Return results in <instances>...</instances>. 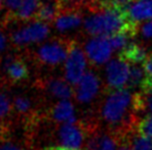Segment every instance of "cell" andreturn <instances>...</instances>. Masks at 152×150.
I'll list each match as a JSON object with an SVG mask.
<instances>
[{
  "instance_id": "obj_1",
  "label": "cell",
  "mask_w": 152,
  "mask_h": 150,
  "mask_svg": "<svg viewBox=\"0 0 152 150\" xmlns=\"http://www.w3.org/2000/svg\"><path fill=\"white\" fill-rule=\"evenodd\" d=\"M72 43L73 39L68 37H53L29 52V58L39 67L53 69L66 62Z\"/></svg>"
},
{
  "instance_id": "obj_2",
  "label": "cell",
  "mask_w": 152,
  "mask_h": 150,
  "mask_svg": "<svg viewBox=\"0 0 152 150\" xmlns=\"http://www.w3.org/2000/svg\"><path fill=\"white\" fill-rule=\"evenodd\" d=\"M93 120V118H82L73 123L56 125L52 130L56 141L60 147L81 150L86 146L89 129Z\"/></svg>"
},
{
  "instance_id": "obj_3",
  "label": "cell",
  "mask_w": 152,
  "mask_h": 150,
  "mask_svg": "<svg viewBox=\"0 0 152 150\" xmlns=\"http://www.w3.org/2000/svg\"><path fill=\"white\" fill-rule=\"evenodd\" d=\"M34 89L40 96L49 97L50 100H67L75 96V89L64 77L59 76H41L34 81Z\"/></svg>"
},
{
  "instance_id": "obj_4",
  "label": "cell",
  "mask_w": 152,
  "mask_h": 150,
  "mask_svg": "<svg viewBox=\"0 0 152 150\" xmlns=\"http://www.w3.org/2000/svg\"><path fill=\"white\" fill-rule=\"evenodd\" d=\"M102 95H106V93L100 77L96 72L88 71L76 85L73 97L78 104L83 106H93L96 105L98 98Z\"/></svg>"
},
{
  "instance_id": "obj_5",
  "label": "cell",
  "mask_w": 152,
  "mask_h": 150,
  "mask_svg": "<svg viewBox=\"0 0 152 150\" xmlns=\"http://www.w3.org/2000/svg\"><path fill=\"white\" fill-rule=\"evenodd\" d=\"M49 33L50 27L48 23L34 20L23 27L12 30L10 33V41L16 48H22L46 40Z\"/></svg>"
},
{
  "instance_id": "obj_6",
  "label": "cell",
  "mask_w": 152,
  "mask_h": 150,
  "mask_svg": "<svg viewBox=\"0 0 152 150\" xmlns=\"http://www.w3.org/2000/svg\"><path fill=\"white\" fill-rule=\"evenodd\" d=\"M87 55L83 48L77 40H73L68 58L64 62V79L70 85H77L86 74Z\"/></svg>"
},
{
  "instance_id": "obj_7",
  "label": "cell",
  "mask_w": 152,
  "mask_h": 150,
  "mask_svg": "<svg viewBox=\"0 0 152 150\" xmlns=\"http://www.w3.org/2000/svg\"><path fill=\"white\" fill-rule=\"evenodd\" d=\"M130 75L129 63L121 58H112L106 64L104 69V93L108 94L127 87Z\"/></svg>"
},
{
  "instance_id": "obj_8",
  "label": "cell",
  "mask_w": 152,
  "mask_h": 150,
  "mask_svg": "<svg viewBox=\"0 0 152 150\" xmlns=\"http://www.w3.org/2000/svg\"><path fill=\"white\" fill-rule=\"evenodd\" d=\"M83 50L93 67L109 62L113 51L108 37H94L89 39L86 41Z\"/></svg>"
},
{
  "instance_id": "obj_9",
  "label": "cell",
  "mask_w": 152,
  "mask_h": 150,
  "mask_svg": "<svg viewBox=\"0 0 152 150\" xmlns=\"http://www.w3.org/2000/svg\"><path fill=\"white\" fill-rule=\"evenodd\" d=\"M43 119L46 123L61 125V124L77 121L79 118L76 115L75 104L67 100L56 102L53 105L48 106L43 112Z\"/></svg>"
},
{
  "instance_id": "obj_10",
  "label": "cell",
  "mask_w": 152,
  "mask_h": 150,
  "mask_svg": "<svg viewBox=\"0 0 152 150\" xmlns=\"http://www.w3.org/2000/svg\"><path fill=\"white\" fill-rule=\"evenodd\" d=\"M29 79V69L22 54H18V56L13 62L8 66V69L4 72V79L8 86L18 85L23 83Z\"/></svg>"
},
{
  "instance_id": "obj_11",
  "label": "cell",
  "mask_w": 152,
  "mask_h": 150,
  "mask_svg": "<svg viewBox=\"0 0 152 150\" xmlns=\"http://www.w3.org/2000/svg\"><path fill=\"white\" fill-rule=\"evenodd\" d=\"M147 48L142 43L130 42L120 53L119 58H121L127 63H131L133 65H138L140 63H143L148 56Z\"/></svg>"
},
{
  "instance_id": "obj_12",
  "label": "cell",
  "mask_w": 152,
  "mask_h": 150,
  "mask_svg": "<svg viewBox=\"0 0 152 150\" xmlns=\"http://www.w3.org/2000/svg\"><path fill=\"white\" fill-rule=\"evenodd\" d=\"M62 9V0H45L42 2H40L39 9L34 21H40L45 23L53 22L57 16Z\"/></svg>"
},
{
  "instance_id": "obj_13",
  "label": "cell",
  "mask_w": 152,
  "mask_h": 150,
  "mask_svg": "<svg viewBox=\"0 0 152 150\" xmlns=\"http://www.w3.org/2000/svg\"><path fill=\"white\" fill-rule=\"evenodd\" d=\"M133 110L135 115L141 118L140 115H152V89L142 92L138 91L133 94Z\"/></svg>"
},
{
  "instance_id": "obj_14",
  "label": "cell",
  "mask_w": 152,
  "mask_h": 150,
  "mask_svg": "<svg viewBox=\"0 0 152 150\" xmlns=\"http://www.w3.org/2000/svg\"><path fill=\"white\" fill-rule=\"evenodd\" d=\"M128 13L135 22L152 19V0H135L128 8Z\"/></svg>"
},
{
  "instance_id": "obj_15",
  "label": "cell",
  "mask_w": 152,
  "mask_h": 150,
  "mask_svg": "<svg viewBox=\"0 0 152 150\" xmlns=\"http://www.w3.org/2000/svg\"><path fill=\"white\" fill-rule=\"evenodd\" d=\"M40 0H23L21 8L12 18L11 22H31L34 20L36 13L40 6Z\"/></svg>"
},
{
  "instance_id": "obj_16",
  "label": "cell",
  "mask_w": 152,
  "mask_h": 150,
  "mask_svg": "<svg viewBox=\"0 0 152 150\" xmlns=\"http://www.w3.org/2000/svg\"><path fill=\"white\" fill-rule=\"evenodd\" d=\"M8 85L0 86V120L13 124L12 98L8 92Z\"/></svg>"
},
{
  "instance_id": "obj_17",
  "label": "cell",
  "mask_w": 152,
  "mask_h": 150,
  "mask_svg": "<svg viewBox=\"0 0 152 150\" xmlns=\"http://www.w3.org/2000/svg\"><path fill=\"white\" fill-rule=\"evenodd\" d=\"M120 142H127L131 150H152V140L139 135L137 130L132 131L124 140Z\"/></svg>"
},
{
  "instance_id": "obj_18",
  "label": "cell",
  "mask_w": 152,
  "mask_h": 150,
  "mask_svg": "<svg viewBox=\"0 0 152 150\" xmlns=\"http://www.w3.org/2000/svg\"><path fill=\"white\" fill-rule=\"evenodd\" d=\"M144 82V71L142 67L139 65H132L130 67V75H129V79H128L127 88L128 89H138L142 88V84Z\"/></svg>"
},
{
  "instance_id": "obj_19",
  "label": "cell",
  "mask_w": 152,
  "mask_h": 150,
  "mask_svg": "<svg viewBox=\"0 0 152 150\" xmlns=\"http://www.w3.org/2000/svg\"><path fill=\"white\" fill-rule=\"evenodd\" d=\"M109 41L111 43V46H112V50L120 53L121 51L126 48V46L130 43V40L132 38L124 31H120V32H117V33L112 34V35H109Z\"/></svg>"
},
{
  "instance_id": "obj_20",
  "label": "cell",
  "mask_w": 152,
  "mask_h": 150,
  "mask_svg": "<svg viewBox=\"0 0 152 150\" xmlns=\"http://www.w3.org/2000/svg\"><path fill=\"white\" fill-rule=\"evenodd\" d=\"M142 69L144 71V82L142 84L141 91L145 92L152 89V52L149 53L145 61L142 63Z\"/></svg>"
},
{
  "instance_id": "obj_21",
  "label": "cell",
  "mask_w": 152,
  "mask_h": 150,
  "mask_svg": "<svg viewBox=\"0 0 152 150\" xmlns=\"http://www.w3.org/2000/svg\"><path fill=\"white\" fill-rule=\"evenodd\" d=\"M137 131L139 135L152 140V115L143 116L138 121Z\"/></svg>"
},
{
  "instance_id": "obj_22",
  "label": "cell",
  "mask_w": 152,
  "mask_h": 150,
  "mask_svg": "<svg viewBox=\"0 0 152 150\" xmlns=\"http://www.w3.org/2000/svg\"><path fill=\"white\" fill-rule=\"evenodd\" d=\"M0 150H29L27 144H21L12 137L0 144Z\"/></svg>"
},
{
  "instance_id": "obj_23",
  "label": "cell",
  "mask_w": 152,
  "mask_h": 150,
  "mask_svg": "<svg viewBox=\"0 0 152 150\" xmlns=\"http://www.w3.org/2000/svg\"><path fill=\"white\" fill-rule=\"evenodd\" d=\"M12 123L0 120V144L11 137L12 135Z\"/></svg>"
},
{
  "instance_id": "obj_24",
  "label": "cell",
  "mask_w": 152,
  "mask_h": 150,
  "mask_svg": "<svg viewBox=\"0 0 152 150\" xmlns=\"http://www.w3.org/2000/svg\"><path fill=\"white\" fill-rule=\"evenodd\" d=\"M140 33L145 40L152 42V21L142 23V25L140 27Z\"/></svg>"
},
{
  "instance_id": "obj_25",
  "label": "cell",
  "mask_w": 152,
  "mask_h": 150,
  "mask_svg": "<svg viewBox=\"0 0 152 150\" xmlns=\"http://www.w3.org/2000/svg\"><path fill=\"white\" fill-rule=\"evenodd\" d=\"M111 4L115 6L117 8H120V9H123V10H127L128 11V8L131 6V4L134 1V0H109Z\"/></svg>"
},
{
  "instance_id": "obj_26",
  "label": "cell",
  "mask_w": 152,
  "mask_h": 150,
  "mask_svg": "<svg viewBox=\"0 0 152 150\" xmlns=\"http://www.w3.org/2000/svg\"><path fill=\"white\" fill-rule=\"evenodd\" d=\"M8 44V39L4 34V31L2 30V27H0V52L6 50Z\"/></svg>"
},
{
  "instance_id": "obj_27",
  "label": "cell",
  "mask_w": 152,
  "mask_h": 150,
  "mask_svg": "<svg viewBox=\"0 0 152 150\" xmlns=\"http://www.w3.org/2000/svg\"><path fill=\"white\" fill-rule=\"evenodd\" d=\"M41 150H75V149H70V148H66V147H60V146H49V147H45Z\"/></svg>"
},
{
  "instance_id": "obj_28",
  "label": "cell",
  "mask_w": 152,
  "mask_h": 150,
  "mask_svg": "<svg viewBox=\"0 0 152 150\" xmlns=\"http://www.w3.org/2000/svg\"><path fill=\"white\" fill-rule=\"evenodd\" d=\"M119 150H131V148L127 142H120L119 144Z\"/></svg>"
},
{
  "instance_id": "obj_29",
  "label": "cell",
  "mask_w": 152,
  "mask_h": 150,
  "mask_svg": "<svg viewBox=\"0 0 152 150\" xmlns=\"http://www.w3.org/2000/svg\"><path fill=\"white\" fill-rule=\"evenodd\" d=\"M2 4H4L2 0H0V10H1V8H2Z\"/></svg>"
},
{
  "instance_id": "obj_30",
  "label": "cell",
  "mask_w": 152,
  "mask_h": 150,
  "mask_svg": "<svg viewBox=\"0 0 152 150\" xmlns=\"http://www.w3.org/2000/svg\"><path fill=\"white\" fill-rule=\"evenodd\" d=\"M134 1H135V0H134Z\"/></svg>"
}]
</instances>
